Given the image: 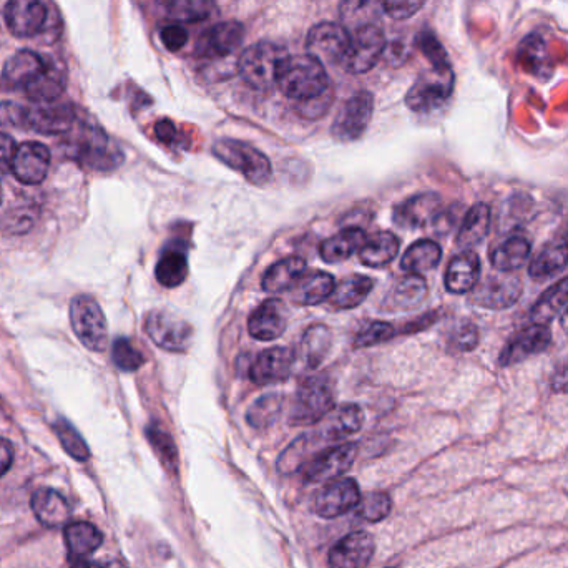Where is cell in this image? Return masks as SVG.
<instances>
[{"mask_svg":"<svg viewBox=\"0 0 568 568\" xmlns=\"http://www.w3.org/2000/svg\"><path fill=\"white\" fill-rule=\"evenodd\" d=\"M278 87L286 97L301 105L331 92L324 65L308 54L284 59L278 74Z\"/></svg>","mask_w":568,"mask_h":568,"instance_id":"1","label":"cell"},{"mask_svg":"<svg viewBox=\"0 0 568 568\" xmlns=\"http://www.w3.org/2000/svg\"><path fill=\"white\" fill-rule=\"evenodd\" d=\"M70 153L82 167L92 172H112L125 160L117 143L94 123H80Z\"/></svg>","mask_w":568,"mask_h":568,"instance_id":"2","label":"cell"},{"mask_svg":"<svg viewBox=\"0 0 568 568\" xmlns=\"http://www.w3.org/2000/svg\"><path fill=\"white\" fill-rule=\"evenodd\" d=\"M213 155L258 187L270 182L273 175L270 158L250 143L235 138H221L213 145Z\"/></svg>","mask_w":568,"mask_h":568,"instance_id":"3","label":"cell"},{"mask_svg":"<svg viewBox=\"0 0 568 568\" xmlns=\"http://www.w3.org/2000/svg\"><path fill=\"white\" fill-rule=\"evenodd\" d=\"M334 391L324 376H311L299 384L289 409L291 426H313L334 409Z\"/></svg>","mask_w":568,"mask_h":568,"instance_id":"4","label":"cell"},{"mask_svg":"<svg viewBox=\"0 0 568 568\" xmlns=\"http://www.w3.org/2000/svg\"><path fill=\"white\" fill-rule=\"evenodd\" d=\"M286 57L288 55L280 45L260 42L241 54L238 70L251 89L270 90L278 85V74Z\"/></svg>","mask_w":568,"mask_h":568,"instance_id":"5","label":"cell"},{"mask_svg":"<svg viewBox=\"0 0 568 568\" xmlns=\"http://www.w3.org/2000/svg\"><path fill=\"white\" fill-rule=\"evenodd\" d=\"M70 323L85 348L102 353L108 344L107 318L100 304L89 294H79L70 303Z\"/></svg>","mask_w":568,"mask_h":568,"instance_id":"6","label":"cell"},{"mask_svg":"<svg viewBox=\"0 0 568 568\" xmlns=\"http://www.w3.org/2000/svg\"><path fill=\"white\" fill-rule=\"evenodd\" d=\"M145 333L158 348L170 353H185L193 343V326L187 319L163 309H155L147 314Z\"/></svg>","mask_w":568,"mask_h":568,"instance_id":"7","label":"cell"},{"mask_svg":"<svg viewBox=\"0 0 568 568\" xmlns=\"http://www.w3.org/2000/svg\"><path fill=\"white\" fill-rule=\"evenodd\" d=\"M454 90L452 69H432L419 75L406 95L407 107L412 112L429 113L442 107Z\"/></svg>","mask_w":568,"mask_h":568,"instance_id":"8","label":"cell"},{"mask_svg":"<svg viewBox=\"0 0 568 568\" xmlns=\"http://www.w3.org/2000/svg\"><path fill=\"white\" fill-rule=\"evenodd\" d=\"M349 39L348 52L344 55L343 67L351 74H366L378 64L384 50H386V37L381 27H366V29L353 32Z\"/></svg>","mask_w":568,"mask_h":568,"instance_id":"9","label":"cell"},{"mask_svg":"<svg viewBox=\"0 0 568 568\" xmlns=\"http://www.w3.org/2000/svg\"><path fill=\"white\" fill-rule=\"evenodd\" d=\"M374 112V97L369 92H358L348 98L333 123V137L339 142H356L368 130Z\"/></svg>","mask_w":568,"mask_h":568,"instance_id":"10","label":"cell"},{"mask_svg":"<svg viewBox=\"0 0 568 568\" xmlns=\"http://www.w3.org/2000/svg\"><path fill=\"white\" fill-rule=\"evenodd\" d=\"M349 39L351 35L343 25L323 22L309 32L306 49L308 55L323 65L343 64L344 55L348 52Z\"/></svg>","mask_w":568,"mask_h":568,"instance_id":"11","label":"cell"},{"mask_svg":"<svg viewBox=\"0 0 568 568\" xmlns=\"http://www.w3.org/2000/svg\"><path fill=\"white\" fill-rule=\"evenodd\" d=\"M356 457H358V446L351 442L324 449L303 467L304 480L318 484V482L339 479L351 469Z\"/></svg>","mask_w":568,"mask_h":568,"instance_id":"12","label":"cell"},{"mask_svg":"<svg viewBox=\"0 0 568 568\" xmlns=\"http://www.w3.org/2000/svg\"><path fill=\"white\" fill-rule=\"evenodd\" d=\"M359 500L361 492L356 480L334 479L316 494L313 509L323 519H336L349 510L356 509Z\"/></svg>","mask_w":568,"mask_h":568,"instance_id":"13","label":"cell"},{"mask_svg":"<svg viewBox=\"0 0 568 568\" xmlns=\"http://www.w3.org/2000/svg\"><path fill=\"white\" fill-rule=\"evenodd\" d=\"M245 39V27L240 22H221L201 34L196 54L203 59H225L240 49Z\"/></svg>","mask_w":568,"mask_h":568,"instance_id":"14","label":"cell"},{"mask_svg":"<svg viewBox=\"0 0 568 568\" xmlns=\"http://www.w3.org/2000/svg\"><path fill=\"white\" fill-rule=\"evenodd\" d=\"M552 343V331L549 324H537L522 329L510 339L500 353V366H512L532 358L535 354L544 353Z\"/></svg>","mask_w":568,"mask_h":568,"instance_id":"15","label":"cell"},{"mask_svg":"<svg viewBox=\"0 0 568 568\" xmlns=\"http://www.w3.org/2000/svg\"><path fill=\"white\" fill-rule=\"evenodd\" d=\"M49 12L42 0H9L5 22L10 32L20 39H30L44 30Z\"/></svg>","mask_w":568,"mask_h":568,"instance_id":"16","label":"cell"},{"mask_svg":"<svg viewBox=\"0 0 568 568\" xmlns=\"http://www.w3.org/2000/svg\"><path fill=\"white\" fill-rule=\"evenodd\" d=\"M522 294V283L512 273L497 271V275L485 278L477 283L474 293V303L487 309L509 308L519 301Z\"/></svg>","mask_w":568,"mask_h":568,"instance_id":"17","label":"cell"},{"mask_svg":"<svg viewBox=\"0 0 568 568\" xmlns=\"http://www.w3.org/2000/svg\"><path fill=\"white\" fill-rule=\"evenodd\" d=\"M294 361L296 356L291 349L281 346L265 349L263 353L258 354L255 363L251 364L250 379L258 386H270L286 381L293 373Z\"/></svg>","mask_w":568,"mask_h":568,"instance_id":"18","label":"cell"},{"mask_svg":"<svg viewBox=\"0 0 568 568\" xmlns=\"http://www.w3.org/2000/svg\"><path fill=\"white\" fill-rule=\"evenodd\" d=\"M77 123V110L69 103H42L29 108L27 128L44 135L69 133Z\"/></svg>","mask_w":568,"mask_h":568,"instance_id":"19","label":"cell"},{"mask_svg":"<svg viewBox=\"0 0 568 568\" xmlns=\"http://www.w3.org/2000/svg\"><path fill=\"white\" fill-rule=\"evenodd\" d=\"M50 168V150L39 142L22 143L17 147L12 173L24 185L44 182Z\"/></svg>","mask_w":568,"mask_h":568,"instance_id":"20","label":"cell"},{"mask_svg":"<svg viewBox=\"0 0 568 568\" xmlns=\"http://www.w3.org/2000/svg\"><path fill=\"white\" fill-rule=\"evenodd\" d=\"M442 210L441 196L437 193H421L402 201L394 208L392 220L399 228L416 230L431 225L437 213Z\"/></svg>","mask_w":568,"mask_h":568,"instance_id":"21","label":"cell"},{"mask_svg":"<svg viewBox=\"0 0 568 568\" xmlns=\"http://www.w3.org/2000/svg\"><path fill=\"white\" fill-rule=\"evenodd\" d=\"M288 318V308L281 299H266L251 313L248 333L260 341H273L288 328Z\"/></svg>","mask_w":568,"mask_h":568,"instance_id":"22","label":"cell"},{"mask_svg":"<svg viewBox=\"0 0 568 568\" xmlns=\"http://www.w3.org/2000/svg\"><path fill=\"white\" fill-rule=\"evenodd\" d=\"M374 547L368 532L346 535L329 552V568H366L373 559Z\"/></svg>","mask_w":568,"mask_h":568,"instance_id":"23","label":"cell"},{"mask_svg":"<svg viewBox=\"0 0 568 568\" xmlns=\"http://www.w3.org/2000/svg\"><path fill=\"white\" fill-rule=\"evenodd\" d=\"M364 414L356 404H344L334 407L328 416L321 421L318 429L319 436L324 442L341 441L344 437L353 436L363 427Z\"/></svg>","mask_w":568,"mask_h":568,"instance_id":"24","label":"cell"},{"mask_svg":"<svg viewBox=\"0 0 568 568\" xmlns=\"http://www.w3.org/2000/svg\"><path fill=\"white\" fill-rule=\"evenodd\" d=\"M384 14L382 0H343L339 5L341 25L349 34L381 24Z\"/></svg>","mask_w":568,"mask_h":568,"instance_id":"25","label":"cell"},{"mask_svg":"<svg viewBox=\"0 0 568 568\" xmlns=\"http://www.w3.org/2000/svg\"><path fill=\"white\" fill-rule=\"evenodd\" d=\"M480 261L474 251H462L452 258L446 271V288L449 293H469L479 283Z\"/></svg>","mask_w":568,"mask_h":568,"instance_id":"26","label":"cell"},{"mask_svg":"<svg viewBox=\"0 0 568 568\" xmlns=\"http://www.w3.org/2000/svg\"><path fill=\"white\" fill-rule=\"evenodd\" d=\"M47 65H49V60H45L32 50H20L12 55L5 64V84L14 89H25L35 77H39L44 72Z\"/></svg>","mask_w":568,"mask_h":568,"instance_id":"27","label":"cell"},{"mask_svg":"<svg viewBox=\"0 0 568 568\" xmlns=\"http://www.w3.org/2000/svg\"><path fill=\"white\" fill-rule=\"evenodd\" d=\"M334 288L336 280L333 275L324 271H313L308 275L304 273L303 278L291 289V296L299 306H316L331 298Z\"/></svg>","mask_w":568,"mask_h":568,"instance_id":"28","label":"cell"},{"mask_svg":"<svg viewBox=\"0 0 568 568\" xmlns=\"http://www.w3.org/2000/svg\"><path fill=\"white\" fill-rule=\"evenodd\" d=\"M64 537L70 562H80L90 554H94L103 542L102 532L90 522H74L67 525Z\"/></svg>","mask_w":568,"mask_h":568,"instance_id":"29","label":"cell"},{"mask_svg":"<svg viewBox=\"0 0 568 568\" xmlns=\"http://www.w3.org/2000/svg\"><path fill=\"white\" fill-rule=\"evenodd\" d=\"M364 243H366V233L363 228L349 226L346 230L339 231L338 235L323 241V245L319 248V255L323 261L334 265V263L348 260L349 256L363 248Z\"/></svg>","mask_w":568,"mask_h":568,"instance_id":"30","label":"cell"},{"mask_svg":"<svg viewBox=\"0 0 568 568\" xmlns=\"http://www.w3.org/2000/svg\"><path fill=\"white\" fill-rule=\"evenodd\" d=\"M306 273V261L299 256H289L278 261L266 271L261 284L266 293L276 294L291 291Z\"/></svg>","mask_w":568,"mask_h":568,"instance_id":"31","label":"cell"},{"mask_svg":"<svg viewBox=\"0 0 568 568\" xmlns=\"http://www.w3.org/2000/svg\"><path fill=\"white\" fill-rule=\"evenodd\" d=\"M32 510L45 527H62L70 519V507L57 490L39 489L32 495Z\"/></svg>","mask_w":568,"mask_h":568,"instance_id":"32","label":"cell"},{"mask_svg":"<svg viewBox=\"0 0 568 568\" xmlns=\"http://www.w3.org/2000/svg\"><path fill=\"white\" fill-rule=\"evenodd\" d=\"M321 442H323V437L319 436L318 432L304 434V436L296 439L278 459V471L286 475L303 471V467L314 456H318V447Z\"/></svg>","mask_w":568,"mask_h":568,"instance_id":"33","label":"cell"},{"mask_svg":"<svg viewBox=\"0 0 568 568\" xmlns=\"http://www.w3.org/2000/svg\"><path fill=\"white\" fill-rule=\"evenodd\" d=\"M399 253V240L391 231H379L371 238H366L363 248L359 250V258L369 268H382L389 265Z\"/></svg>","mask_w":568,"mask_h":568,"instance_id":"34","label":"cell"},{"mask_svg":"<svg viewBox=\"0 0 568 568\" xmlns=\"http://www.w3.org/2000/svg\"><path fill=\"white\" fill-rule=\"evenodd\" d=\"M530 256V241L524 236H510L504 243H500L492 255L490 263L495 270L502 273H514L527 263Z\"/></svg>","mask_w":568,"mask_h":568,"instance_id":"35","label":"cell"},{"mask_svg":"<svg viewBox=\"0 0 568 568\" xmlns=\"http://www.w3.org/2000/svg\"><path fill=\"white\" fill-rule=\"evenodd\" d=\"M374 288V281L368 276L353 275L339 281L334 288L329 303L334 309H353L358 308L359 304L364 303Z\"/></svg>","mask_w":568,"mask_h":568,"instance_id":"36","label":"cell"},{"mask_svg":"<svg viewBox=\"0 0 568 568\" xmlns=\"http://www.w3.org/2000/svg\"><path fill=\"white\" fill-rule=\"evenodd\" d=\"M568 265V241H550L539 251V255L530 261L529 273L534 280H545L555 276Z\"/></svg>","mask_w":568,"mask_h":568,"instance_id":"37","label":"cell"},{"mask_svg":"<svg viewBox=\"0 0 568 568\" xmlns=\"http://www.w3.org/2000/svg\"><path fill=\"white\" fill-rule=\"evenodd\" d=\"M568 306V276L540 294L530 309L532 323L549 324Z\"/></svg>","mask_w":568,"mask_h":568,"instance_id":"38","label":"cell"},{"mask_svg":"<svg viewBox=\"0 0 568 568\" xmlns=\"http://www.w3.org/2000/svg\"><path fill=\"white\" fill-rule=\"evenodd\" d=\"M333 348V333L328 326L316 324L306 329L303 341H301V359L304 366L309 369L318 368L328 358L329 351Z\"/></svg>","mask_w":568,"mask_h":568,"instance_id":"39","label":"cell"},{"mask_svg":"<svg viewBox=\"0 0 568 568\" xmlns=\"http://www.w3.org/2000/svg\"><path fill=\"white\" fill-rule=\"evenodd\" d=\"M442 250L436 241L419 240L407 248L402 256L401 268L411 275H422L441 263Z\"/></svg>","mask_w":568,"mask_h":568,"instance_id":"40","label":"cell"},{"mask_svg":"<svg viewBox=\"0 0 568 568\" xmlns=\"http://www.w3.org/2000/svg\"><path fill=\"white\" fill-rule=\"evenodd\" d=\"M155 276L165 288H177L185 283L188 278L187 253L178 246H168L158 260Z\"/></svg>","mask_w":568,"mask_h":568,"instance_id":"41","label":"cell"},{"mask_svg":"<svg viewBox=\"0 0 568 568\" xmlns=\"http://www.w3.org/2000/svg\"><path fill=\"white\" fill-rule=\"evenodd\" d=\"M490 228V210L485 203H477L467 211L464 220H462L461 228L457 233V245L461 248H469V246L479 245L484 240Z\"/></svg>","mask_w":568,"mask_h":568,"instance_id":"42","label":"cell"},{"mask_svg":"<svg viewBox=\"0 0 568 568\" xmlns=\"http://www.w3.org/2000/svg\"><path fill=\"white\" fill-rule=\"evenodd\" d=\"M64 89L65 75L49 62L44 72L35 77L24 90L32 102L50 103L55 102Z\"/></svg>","mask_w":568,"mask_h":568,"instance_id":"43","label":"cell"},{"mask_svg":"<svg viewBox=\"0 0 568 568\" xmlns=\"http://www.w3.org/2000/svg\"><path fill=\"white\" fill-rule=\"evenodd\" d=\"M427 284L421 275L404 276L397 281L391 293V306L396 309H414L426 299Z\"/></svg>","mask_w":568,"mask_h":568,"instance_id":"44","label":"cell"},{"mask_svg":"<svg viewBox=\"0 0 568 568\" xmlns=\"http://www.w3.org/2000/svg\"><path fill=\"white\" fill-rule=\"evenodd\" d=\"M283 407L284 399L281 394H266L253 402V406L246 412V421L251 427L263 431L280 419Z\"/></svg>","mask_w":568,"mask_h":568,"instance_id":"45","label":"cell"},{"mask_svg":"<svg viewBox=\"0 0 568 568\" xmlns=\"http://www.w3.org/2000/svg\"><path fill=\"white\" fill-rule=\"evenodd\" d=\"M215 12L213 0H170L168 17L177 24H196Z\"/></svg>","mask_w":568,"mask_h":568,"instance_id":"46","label":"cell"},{"mask_svg":"<svg viewBox=\"0 0 568 568\" xmlns=\"http://www.w3.org/2000/svg\"><path fill=\"white\" fill-rule=\"evenodd\" d=\"M54 431L59 437L60 444L64 447L65 452L72 459L79 462H87L90 459V449L84 437L80 436L79 431L70 424L67 419H57L54 422Z\"/></svg>","mask_w":568,"mask_h":568,"instance_id":"47","label":"cell"},{"mask_svg":"<svg viewBox=\"0 0 568 568\" xmlns=\"http://www.w3.org/2000/svg\"><path fill=\"white\" fill-rule=\"evenodd\" d=\"M147 437L157 456L162 459L163 466H167L168 471L175 474L178 469V449L172 436L158 424H150L147 427Z\"/></svg>","mask_w":568,"mask_h":568,"instance_id":"48","label":"cell"},{"mask_svg":"<svg viewBox=\"0 0 568 568\" xmlns=\"http://www.w3.org/2000/svg\"><path fill=\"white\" fill-rule=\"evenodd\" d=\"M520 59H522V64L532 74L545 75V72H547L545 69L550 67L549 54H547V49H545V42L540 37H535V35L525 40L522 47H520Z\"/></svg>","mask_w":568,"mask_h":568,"instance_id":"49","label":"cell"},{"mask_svg":"<svg viewBox=\"0 0 568 568\" xmlns=\"http://www.w3.org/2000/svg\"><path fill=\"white\" fill-rule=\"evenodd\" d=\"M113 364L123 373H135L145 363L143 354L127 338L115 339L112 348Z\"/></svg>","mask_w":568,"mask_h":568,"instance_id":"50","label":"cell"},{"mask_svg":"<svg viewBox=\"0 0 568 568\" xmlns=\"http://www.w3.org/2000/svg\"><path fill=\"white\" fill-rule=\"evenodd\" d=\"M396 334L397 329L391 323L373 321L359 331L356 341H354V348H373L378 344L386 343Z\"/></svg>","mask_w":568,"mask_h":568,"instance_id":"51","label":"cell"},{"mask_svg":"<svg viewBox=\"0 0 568 568\" xmlns=\"http://www.w3.org/2000/svg\"><path fill=\"white\" fill-rule=\"evenodd\" d=\"M391 512V499L387 494L382 492H374V494L361 497L358 504V514L368 522H379L386 519Z\"/></svg>","mask_w":568,"mask_h":568,"instance_id":"52","label":"cell"},{"mask_svg":"<svg viewBox=\"0 0 568 568\" xmlns=\"http://www.w3.org/2000/svg\"><path fill=\"white\" fill-rule=\"evenodd\" d=\"M419 47H421L422 52L426 55L427 59L431 60V64L434 65V69H451V64H449V59H447L446 50L442 49V45L437 42L434 35L426 34L419 35Z\"/></svg>","mask_w":568,"mask_h":568,"instance_id":"53","label":"cell"},{"mask_svg":"<svg viewBox=\"0 0 568 568\" xmlns=\"http://www.w3.org/2000/svg\"><path fill=\"white\" fill-rule=\"evenodd\" d=\"M479 343V331L475 328L471 321H464V323L457 324L456 329L451 334L452 348L459 349V351H472V349Z\"/></svg>","mask_w":568,"mask_h":568,"instance_id":"54","label":"cell"},{"mask_svg":"<svg viewBox=\"0 0 568 568\" xmlns=\"http://www.w3.org/2000/svg\"><path fill=\"white\" fill-rule=\"evenodd\" d=\"M382 4L392 19L404 20L419 12L426 0H382Z\"/></svg>","mask_w":568,"mask_h":568,"instance_id":"55","label":"cell"},{"mask_svg":"<svg viewBox=\"0 0 568 568\" xmlns=\"http://www.w3.org/2000/svg\"><path fill=\"white\" fill-rule=\"evenodd\" d=\"M29 108L20 107L17 103H0V127L27 128Z\"/></svg>","mask_w":568,"mask_h":568,"instance_id":"56","label":"cell"},{"mask_svg":"<svg viewBox=\"0 0 568 568\" xmlns=\"http://www.w3.org/2000/svg\"><path fill=\"white\" fill-rule=\"evenodd\" d=\"M162 42L170 52H178L185 47L188 42V32L183 25H167L162 30Z\"/></svg>","mask_w":568,"mask_h":568,"instance_id":"57","label":"cell"},{"mask_svg":"<svg viewBox=\"0 0 568 568\" xmlns=\"http://www.w3.org/2000/svg\"><path fill=\"white\" fill-rule=\"evenodd\" d=\"M17 145L7 133H0V177H5L12 170Z\"/></svg>","mask_w":568,"mask_h":568,"instance_id":"58","label":"cell"},{"mask_svg":"<svg viewBox=\"0 0 568 568\" xmlns=\"http://www.w3.org/2000/svg\"><path fill=\"white\" fill-rule=\"evenodd\" d=\"M12 464H14V446L4 437H0V477L10 471Z\"/></svg>","mask_w":568,"mask_h":568,"instance_id":"59","label":"cell"},{"mask_svg":"<svg viewBox=\"0 0 568 568\" xmlns=\"http://www.w3.org/2000/svg\"><path fill=\"white\" fill-rule=\"evenodd\" d=\"M155 135H157L160 142L172 145L173 140L177 138V128H175V125H173L170 120H160V122L155 125Z\"/></svg>","mask_w":568,"mask_h":568,"instance_id":"60","label":"cell"},{"mask_svg":"<svg viewBox=\"0 0 568 568\" xmlns=\"http://www.w3.org/2000/svg\"><path fill=\"white\" fill-rule=\"evenodd\" d=\"M552 387L555 392H568V361L560 363L552 376Z\"/></svg>","mask_w":568,"mask_h":568,"instance_id":"61","label":"cell"},{"mask_svg":"<svg viewBox=\"0 0 568 568\" xmlns=\"http://www.w3.org/2000/svg\"><path fill=\"white\" fill-rule=\"evenodd\" d=\"M72 568H108V567H103V565L94 564V562H84V560H80V562H75L74 567Z\"/></svg>","mask_w":568,"mask_h":568,"instance_id":"62","label":"cell"},{"mask_svg":"<svg viewBox=\"0 0 568 568\" xmlns=\"http://www.w3.org/2000/svg\"><path fill=\"white\" fill-rule=\"evenodd\" d=\"M562 326H564L565 331L568 333V306L565 308L564 313H562Z\"/></svg>","mask_w":568,"mask_h":568,"instance_id":"63","label":"cell"},{"mask_svg":"<svg viewBox=\"0 0 568 568\" xmlns=\"http://www.w3.org/2000/svg\"><path fill=\"white\" fill-rule=\"evenodd\" d=\"M0 201H2V187H0Z\"/></svg>","mask_w":568,"mask_h":568,"instance_id":"64","label":"cell"}]
</instances>
